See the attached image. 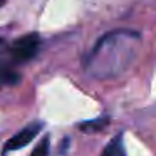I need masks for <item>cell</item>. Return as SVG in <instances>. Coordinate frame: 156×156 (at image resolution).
<instances>
[{
  "instance_id": "obj_1",
  "label": "cell",
  "mask_w": 156,
  "mask_h": 156,
  "mask_svg": "<svg viewBox=\"0 0 156 156\" xmlns=\"http://www.w3.org/2000/svg\"><path fill=\"white\" fill-rule=\"evenodd\" d=\"M141 44V35L134 30L108 32L98 41L86 59V71L98 79L116 77L124 72L136 57Z\"/></svg>"
},
{
  "instance_id": "obj_2",
  "label": "cell",
  "mask_w": 156,
  "mask_h": 156,
  "mask_svg": "<svg viewBox=\"0 0 156 156\" xmlns=\"http://www.w3.org/2000/svg\"><path fill=\"white\" fill-rule=\"evenodd\" d=\"M39 49H41V37L35 32H30V34H25L22 37L15 39L10 47V54L15 62L22 64V62L34 59L37 55Z\"/></svg>"
},
{
  "instance_id": "obj_3",
  "label": "cell",
  "mask_w": 156,
  "mask_h": 156,
  "mask_svg": "<svg viewBox=\"0 0 156 156\" xmlns=\"http://www.w3.org/2000/svg\"><path fill=\"white\" fill-rule=\"evenodd\" d=\"M41 129H42V122H32V124L25 126L24 129H20L17 134H14L7 141L5 151H17V149L25 148L29 143H32L35 139V136L41 133Z\"/></svg>"
},
{
  "instance_id": "obj_4",
  "label": "cell",
  "mask_w": 156,
  "mask_h": 156,
  "mask_svg": "<svg viewBox=\"0 0 156 156\" xmlns=\"http://www.w3.org/2000/svg\"><path fill=\"white\" fill-rule=\"evenodd\" d=\"M101 156H126L124 144H122V134H118L108 143L104 149H102Z\"/></svg>"
},
{
  "instance_id": "obj_5",
  "label": "cell",
  "mask_w": 156,
  "mask_h": 156,
  "mask_svg": "<svg viewBox=\"0 0 156 156\" xmlns=\"http://www.w3.org/2000/svg\"><path fill=\"white\" fill-rule=\"evenodd\" d=\"M20 74L14 69L7 67L5 64H0V86H14L19 84Z\"/></svg>"
},
{
  "instance_id": "obj_6",
  "label": "cell",
  "mask_w": 156,
  "mask_h": 156,
  "mask_svg": "<svg viewBox=\"0 0 156 156\" xmlns=\"http://www.w3.org/2000/svg\"><path fill=\"white\" fill-rule=\"evenodd\" d=\"M109 122L108 118H98L94 119V121H87V122H82L81 124V131L84 133H94V131H99V129H102L106 124Z\"/></svg>"
},
{
  "instance_id": "obj_7",
  "label": "cell",
  "mask_w": 156,
  "mask_h": 156,
  "mask_svg": "<svg viewBox=\"0 0 156 156\" xmlns=\"http://www.w3.org/2000/svg\"><path fill=\"white\" fill-rule=\"evenodd\" d=\"M47 153H49V138H44L37 144V148L32 151L30 156H47Z\"/></svg>"
},
{
  "instance_id": "obj_8",
  "label": "cell",
  "mask_w": 156,
  "mask_h": 156,
  "mask_svg": "<svg viewBox=\"0 0 156 156\" xmlns=\"http://www.w3.org/2000/svg\"><path fill=\"white\" fill-rule=\"evenodd\" d=\"M5 51V41L2 37H0V54H2V52Z\"/></svg>"
},
{
  "instance_id": "obj_9",
  "label": "cell",
  "mask_w": 156,
  "mask_h": 156,
  "mask_svg": "<svg viewBox=\"0 0 156 156\" xmlns=\"http://www.w3.org/2000/svg\"><path fill=\"white\" fill-rule=\"evenodd\" d=\"M5 2H7V0H0V7H2V5L5 4Z\"/></svg>"
}]
</instances>
